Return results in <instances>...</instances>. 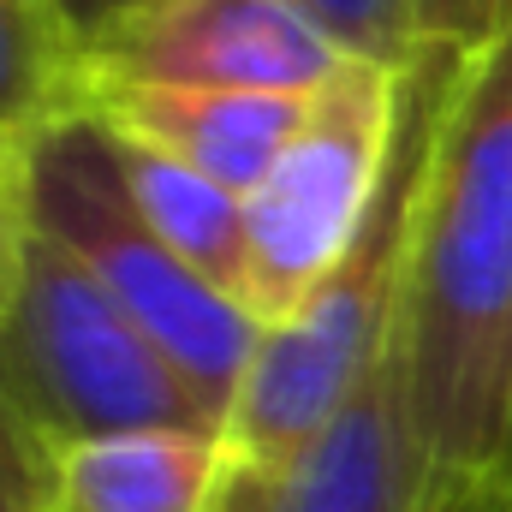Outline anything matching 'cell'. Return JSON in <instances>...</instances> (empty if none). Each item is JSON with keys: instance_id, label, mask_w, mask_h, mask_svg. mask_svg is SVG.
Here are the masks:
<instances>
[{"instance_id": "17", "label": "cell", "mask_w": 512, "mask_h": 512, "mask_svg": "<svg viewBox=\"0 0 512 512\" xmlns=\"http://www.w3.org/2000/svg\"><path fill=\"white\" fill-rule=\"evenodd\" d=\"M501 507L512 512V429H507V465H501Z\"/></svg>"}, {"instance_id": "13", "label": "cell", "mask_w": 512, "mask_h": 512, "mask_svg": "<svg viewBox=\"0 0 512 512\" xmlns=\"http://www.w3.org/2000/svg\"><path fill=\"white\" fill-rule=\"evenodd\" d=\"M346 54L405 66L417 54V0H298Z\"/></svg>"}, {"instance_id": "5", "label": "cell", "mask_w": 512, "mask_h": 512, "mask_svg": "<svg viewBox=\"0 0 512 512\" xmlns=\"http://www.w3.org/2000/svg\"><path fill=\"white\" fill-rule=\"evenodd\" d=\"M405 66L346 54L310 96L274 173L245 197L251 215V316L280 328L334 274L387 179Z\"/></svg>"}, {"instance_id": "7", "label": "cell", "mask_w": 512, "mask_h": 512, "mask_svg": "<svg viewBox=\"0 0 512 512\" xmlns=\"http://www.w3.org/2000/svg\"><path fill=\"white\" fill-rule=\"evenodd\" d=\"M215 512H429V465L411 417L399 328L370 382L286 465H227Z\"/></svg>"}, {"instance_id": "3", "label": "cell", "mask_w": 512, "mask_h": 512, "mask_svg": "<svg viewBox=\"0 0 512 512\" xmlns=\"http://www.w3.org/2000/svg\"><path fill=\"white\" fill-rule=\"evenodd\" d=\"M36 227L114 292V304L161 346L203 417L221 429L268 328L245 304L197 280L143 227L114 131L96 114L36 131Z\"/></svg>"}, {"instance_id": "14", "label": "cell", "mask_w": 512, "mask_h": 512, "mask_svg": "<svg viewBox=\"0 0 512 512\" xmlns=\"http://www.w3.org/2000/svg\"><path fill=\"white\" fill-rule=\"evenodd\" d=\"M0 495L24 512L54 507V447L30 429L6 382H0Z\"/></svg>"}, {"instance_id": "18", "label": "cell", "mask_w": 512, "mask_h": 512, "mask_svg": "<svg viewBox=\"0 0 512 512\" xmlns=\"http://www.w3.org/2000/svg\"><path fill=\"white\" fill-rule=\"evenodd\" d=\"M465 512H507V507H465Z\"/></svg>"}, {"instance_id": "6", "label": "cell", "mask_w": 512, "mask_h": 512, "mask_svg": "<svg viewBox=\"0 0 512 512\" xmlns=\"http://www.w3.org/2000/svg\"><path fill=\"white\" fill-rule=\"evenodd\" d=\"M340 60L298 0H120L90 30V108L120 84L310 96Z\"/></svg>"}, {"instance_id": "2", "label": "cell", "mask_w": 512, "mask_h": 512, "mask_svg": "<svg viewBox=\"0 0 512 512\" xmlns=\"http://www.w3.org/2000/svg\"><path fill=\"white\" fill-rule=\"evenodd\" d=\"M465 48L423 42L405 60L399 84V131L387 155V179L358 227V239L334 262V274L304 298L298 316L262 334L239 399L221 423L227 465L239 471H274L298 459L358 387L382 364L399 328L405 298V256H411V215H417V179L435 137V114L447 102V84L459 72Z\"/></svg>"}, {"instance_id": "15", "label": "cell", "mask_w": 512, "mask_h": 512, "mask_svg": "<svg viewBox=\"0 0 512 512\" xmlns=\"http://www.w3.org/2000/svg\"><path fill=\"white\" fill-rule=\"evenodd\" d=\"M512 0H417V48L447 42V48H483L507 24Z\"/></svg>"}, {"instance_id": "10", "label": "cell", "mask_w": 512, "mask_h": 512, "mask_svg": "<svg viewBox=\"0 0 512 512\" xmlns=\"http://www.w3.org/2000/svg\"><path fill=\"white\" fill-rule=\"evenodd\" d=\"M114 149H120V167H126L131 203H137L143 227L197 280H209L215 292H227L233 304L251 310V215H245V197L191 173L185 161H173L161 149L131 143L120 131H114Z\"/></svg>"}, {"instance_id": "16", "label": "cell", "mask_w": 512, "mask_h": 512, "mask_svg": "<svg viewBox=\"0 0 512 512\" xmlns=\"http://www.w3.org/2000/svg\"><path fill=\"white\" fill-rule=\"evenodd\" d=\"M66 6H72V18H78V24H84V36H90V30H96L120 0H66Z\"/></svg>"}, {"instance_id": "12", "label": "cell", "mask_w": 512, "mask_h": 512, "mask_svg": "<svg viewBox=\"0 0 512 512\" xmlns=\"http://www.w3.org/2000/svg\"><path fill=\"white\" fill-rule=\"evenodd\" d=\"M36 251V137L0 131V334L24 298Z\"/></svg>"}, {"instance_id": "4", "label": "cell", "mask_w": 512, "mask_h": 512, "mask_svg": "<svg viewBox=\"0 0 512 512\" xmlns=\"http://www.w3.org/2000/svg\"><path fill=\"white\" fill-rule=\"evenodd\" d=\"M0 382L54 453L120 429H215L161 346L42 227L24 298L0 334Z\"/></svg>"}, {"instance_id": "9", "label": "cell", "mask_w": 512, "mask_h": 512, "mask_svg": "<svg viewBox=\"0 0 512 512\" xmlns=\"http://www.w3.org/2000/svg\"><path fill=\"white\" fill-rule=\"evenodd\" d=\"M221 483V429H120L54 453L48 512H215Z\"/></svg>"}, {"instance_id": "1", "label": "cell", "mask_w": 512, "mask_h": 512, "mask_svg": "<svg viewBox=\"0 0 512 512\" xmlns=\"http://www.w3.org/2000/svg\"><path fill=\"white\" fill-rule=\"evenodd\" d=\"M399 358L429 512L501 507L512 429V12L447 84L417 179Z\"/></svg>"}, {"instance_id": "8", "label": "cell", "mask_w": 512, "mask_h": 512, "mask_svg": "<svg viewBox=\"0 0 512 512\" xmlns=\"http://www.w3.org/2000/svg\"><path fill=\"white\" fill-rule=\"evenodd\" d=\"M316 96V90H310ZM310 96L286 90H173V84H120L96 96V120L185 161L191 173L251 197L286 155L292 131L304 126Z\"/></svg>"}, {"instance_id": "11", "label": "cell", "mask_w": 512, "mask_h": 512, "mask_svg": "<svg viewBox=\"0 0 512 512\" xmlns=\"http://www.w3.org/2000/svg\"><path fill=\"white\" fill-rule=\"evenodd\" d=\"M90 114V36L66 0H0V131Z\"/></svg>"}]
</instances>
